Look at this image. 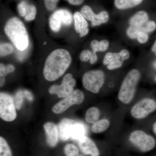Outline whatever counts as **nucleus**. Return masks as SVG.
Masks as SVG:
<instances>
[{
    "label": "nucleus",
    "mask_w": 156,
    "mask_h": 156,
    "mask_svg": "<svg viewBox=\"0 0 156 156\" xmlns=\"http://www.w3.org/2000/svg\"><path fill=\"white\" fill-rule=\"evenodd\" d=\"M72 57L68 51L64 49L53 50L45 60L43 74L47 80H56L64 74L72 62Z\"/></svg>",
    "instance_id": "1"
},
{
    "label": "nucleus",
    "mask_w": 156,
    "mask_h": 156,
    "mask_svg": "<svg viewBox=\"0 0 156 156\" xmlns=\"http://www.w3.org/2000/svg\"><path fill=\"white\" fill-rule=\"evenodd\" d=\"M5 34L18 50L23 51L29 45L28 33L22 21L17 17L10 18L4 28Z\"/></svg>",
    "instance_id": "2"
},
{
    "label": "nucleus",
    "mask_w": 156,
    "mask_h": 156,
    "mask_svg": "<svg viewBox=\"0 0 156 156\" xmlns=\"http://www.w3.org/2000/svg\"><path fill=\"white\" fill-rule=\"evenodd\" d=\"M140 77V73L137 69L131 70L128 73L123 81L118 94V98L122 103L128 104L132 101Z\"/></svg>",
    "instance_id": "3"
},
{
    "label": "nucleus",
    "mask_w": 156,
    "mask_h": 156,
    "mask_svg": "<svg viewBox=\"0 0 156 156\" xmlns=\"http://www.w3.org/2000/svg\"><path fill=\"white\" fill-rule=\"evenodd\" d=\"M86 132L85 126L74 120L64 119L59 124V137L62 141L70 138L78 141L85 136Z\"/></svg>",
    "instance_id": "4"
},
{
    "label": "nucleus",
    "mask_w": 156,
    "mask_h": 156,
    "mask_svg": "<svg viewBox=\"0 0 156 156\" xmlns=\"http://www.w3.org/2000/svg\"><path fill=\"white\" fill-rule=\"evenodd\" d=\"M105 80L104 73L100 70H90L83 75L82 79L85 89L94 94H97L102 87Z\"/></svg>",
    "instance_id": "5"
},
{
    "label": "nucleus",
    "mask_w": 156,
    "mask_h": 156,
    "mask_svg": "<svg viewBox=\"0 0 156 156\" xmlns=\"http://www.w3.org/2000/svg\"><path fill=\"white\" fill-rule=\"evenodd\" d=\"M129 139L134 146L144 152L151 150L156 145L154 138L141 130L132 132L129 136Z\"/></svg>",
    "instance_id": "6"
},
{
    "label": "nucleus",
    "mask_w": 156,
    "mask_h": 156,
    "mask_svg": "<svg viewBox=\"0 0 156 156\" xmlns=\"http://www.w3.org/2000/svg\"><path fill=\"white\" fill-rule=\"evenodd\" d=\"M85 95L83 91L76 89L67 97L58 101L52 108V111L56 114H60L65 112L71 106L80 105L83 102Z\"/></svg>",
    "instance_id": "7"
},
{
    "label": "nucleus",
    "mask_w": 156,
    "mask_h": 156,
    "mask_svg": "<svg viewBox=\"0 0 156 156\" xmlns=\"http://www.w3.org/2000/svg\"><path fill=\"white\" fill-rule=\"evenodd\" d=\"M0 117L7 122H12L17 117L16 107L13 98L4 92L0 94Z\"/></svg>",
    "instance_id": "8"
},
{
    "label": "nucleus",
    "mask_w": 156,
    "mask_h": 156,
    "mask_svg": "<svg viewBox=\"0 0 156 156\" xmlns=\"http://www.w3.org/2000/svg\"><path fill=\"white\" fill-rule=\"evenodd\" d=\"M73 16L71 12L65 9H60L54 11L49 19V25L51 30L57 32L60 30L62 25L71 24Z\"/></svg>",
    "instance_id": "9"
},
{
    "label": "nucleus",
    "mask_w": 156,
    "mask_h": 156,
    "mask_svg": "<svg viewBox=\"0 0 156 156\" xmlns=\"http://www.w3.org/2000/svg\"><path fill=\"white\" fill-rule=\"evenodd\" d=\"M76 84L75 79L73 78L72 75L67 73L63 77L60 85L51 86L49 89V92L50 94H56L59 98H64L73 92Z\"/></svg>",
    "instance_id": "10"
},
{
    "label": "nucleus",
    "mask_w": 156,
    "mask_h": 156,
    "mask_svg": "<svg viewBox=\"0 0 156 156\" xmlns=\"http://www.w3.org/2000/svg\"><path fill=\"white\" fill-rule=\"evenodd\" d=\"M156 110V101L150 98H145L138 101L131 108V114L136 119H143Z\"/></svg>",
    "instance_id": "11"
},
{
    "label": "nucleus",
    "mask_w": 156,
    "mask_h": 156,
    "mask_svg": "<svg viewBox=\"0 0 156 156\" xmlns=\"http://www.w3.org/2000/svg\"><path fill=\"white\" fill-rule=\"evenodd\" d=\"M81 14L85 19L91 21L93 27L106 23L109 20L108 14L107 11H102L96 14L89 6H83L81 9Z\"/></svg>",
    "instance_id": "12"
},
{
    "label": "nucleus",
    "mask_w": 156,
    "mask_h": 156,
    "mask_svg": "<svg viewBox=\"0 0 156 156\" xmlns=\"http://www.w3.org/2000/svg\"><path fill=\"white\" fill-rule=\"evenodd\" d=\"M78 144L81 151L86 155L91 156H99V150L95 142L87 136H84L78 140Z\"/></svg>",
    "instance_id": "13"
},
{
    "label": "nucleus",
    "mask_w": 156,
    "mask_h": 156,
    "mask_svg": "<svg viewBox=\"0 0 156 156\" xmlns=\"http://www.w3.org/2000/svg\"><path fill=\"white\" fill-rule=\"evenodd\" d=\"M47 136V142L50 147H55L58 142L59 133L57 126L54 123L48 122L44 125Z\"/></svg>",
    "instance_id": "14"
},
{
    "label": "nucleus",
    "mask_w": 156,
    "mask_h": 156,
    "mask_svg": "<svg viewBox=\"0 0 156 156\" xmlns=\"http://www.w3.org/2000/svg\"><path fill=\"white\" fill-rule=\"evenodd\" d=\"M75 29L77 33L80 34V36L83 37L89 33L88 22L81 13L76 12L74 14Z\"/></svg>",
    "instance_id": "15"
},
{
    "label": "nucleus",
    "mask_w": 156,
    "mask_h": 156,
    "mask_svg": "<svg viewBox=\"0 0 156 156\" xmlns=\"http://www.w3.org/2000/svg\"><path fill=\"white\" fill-rule=\"evenodd\" d=\"M149 16L145 11H140L131 17L129 20L130 26L140 27L146 24L148 21Z\"/></svg>",
    "instance_id": "16"
},
{
    "label": "nucleus",
    "mask_w": 156,
    "mask_h": 156,
    "mask_svg": "<svg viewBox=\"0 0 156 156\" xmlns=\"http://www.w3.org/2000/svg\"><path fill=\"white\" fill-rule=\"evenodd\" d=\"M143 0H115L117 9L123 10L132 8L140 5Z\"/></svg>",
    "instance_id": "17"
},
{
    "label": "nucleus",
    "mask_w": 156,
    "mask_h": 156,
    "mask_svg": "<svg viewBox=\"0 0 156 156\" xmlns=\"http://www.w3.org/2000/svg\"><path fill=\"white\" fill-rule=\"evenodd\" d=\"M100 115L99 110L97 108L92 107L87 111L85 115V119L87 122L94 124L98 121Z\"/></svg>",
    "instance_id": "18"
},
{
    "label": "nucleus",
    "mask_w": 156,
    "mask_h": 156,
    "mask_svg": "<svg viewBox=\"0 0 156 156\" xmlns=\"http://www.w3.org/2000/svg\"><path fill=\"white\" fill-rule=\"evenodd\" d=\"M110 122L107 119H102L93 124L92 127V131L93 133H102L108 128Z\"/></svg>",
    "instance_id": "19"
},
{
    "label": "nucleus",
    "mask_w": 156,
    "mask_h": 156,
    "mask_svg": "<svg viewBox=\"0 0 156 156\" xmlns=\"http://www.w3.org/2000/svg\"><path fill=\"white\" fill-rule=\"evenodd\" d=\"M109 43L107 40H102L98 41L96 40H93L91 42V47L92 51L96 53L97 52H103L107 50Z\"/></svg>",
    "instance_id": "20"
},
{
    "label": "nucleus",
    "mask_w": 156,
    "mask_h": 156,
    "mask_svg": "<svg viewBox=\"0 0 156 156\" xmlns=\"http://www.w3.org/2000/svg\"><path fill=\"white\" fill-rule=\"evenodd\" d=\"M0 156H12L10 147L2 136L0 137Z\"/></svg>",
    "instance_id": "21"
},
{
    "label": "nucleus",
    "mask_w": 156,
    "mask_h": 156,
    "mask_svg": "<svg viewBox=\"0 0 156 156\" xmlns=\"http://www.w3.org/2000/svg\"><path fill=\"white\" fill-rule=\"evenodd\" d=\"M14 48L11 44L9 43H2L0 45V56L5 57L9 56L13 53Z\"/></svg>",
    "instance_id": "22"
},
{
    "label": "nucleus",
    "mask_w": 156,
    "mask_h": 156,
    "mask_svg": "<svg viewBox=\"0 0 156 156\" xmlns=\"http://www.w3.org/2000/svg\"><path fill=\"white\" fill-rule=\"evenodd\" d=\"M64 151L66 156H83L79 154L78 148L73 144H68L66 145Z\"/></svg>",
    "instance_id": "23"
},
{
    "label": "nucleus",
    "mask_w": 156,
    "mask_h": 156,
    "mask_svg": "<svg viewBox=\"0 0 156 156\" xmlns=\"http://www.w3.org/2000/svg\"><path fill=\"white\" fill-rule=\"evenodd\" d=\"M116 60H122L121 59L119 53H107L104 58L103 63L104 65H108L109 63L112 62V61Z\"/></svg>",
    "instance_id": "24"
},
{
    "label": "nucleus",
    "mask_w": 156,
    "mask_h": 156,
    "mask_svg": "<svg viewBox=\"0 0 156 156\" xmlns=\"http://www.w3.org/2000/svg\"><path fill=\"white\" fill-rule=\"evenodd\" d=\"M37 14V9L33 5L29 4L24 19L27 21L34 20Z\"/></svg>",
    "instance_id": "25"
},
{
    "label": "nucleus",
    "mask_w": 156,
    "mask_h": 156,
    "mask_svg": "<svg viewBox=\"0 0 156 156\" xmlns=\"http://www.w3.org/2000/svg\"><path fill=\"white\" fill-rule=\"evenodd\" d=\"M24 97L25 95L23 90H19L15 94L14 104L17 109L19 110L21 108Z\"/></svg>",
    "instance_id": "26"
},
{
    "label": "nucleus",
    "mask_w": 156,
    "mask_h": 156,
    "mask_svg": "<svg viewBox=\"0 0 156 156\" xmlns=\"http://www.w3.org/2000/svg\"><path fill=\"white\" fill-rule=\"evenodd\" d=\"M29 4L26 1H22L18 4L17 5V10L20 16L22 17H25L27 11V7Z\"/></svg>",
    "instance_id": "27"
},
{
    "label": "nucleus",
    "mask_w": 156,
    "mask_h": 156,
    "mask_svg": "<svg viewBox=\"0 0 156 156\" xmlns=\"http://www.w3.org/2000/svg\"><path fill=\"white\" fill-rule=\"evenodd\" d=\"M58 1L59 0H44L46 9L50 11L55 10Z\"/></svg>",
    "instance_id": "28"
},
{
    "label": "nucleus",
    "mask_w": 156,
    "mask_h": 156,
    "mask_svg": "<svg viewBox=\"0 0 156 156\" xmlns=\"http://www.w3.org/2000/svg\"><path fill=\"white\" fill-rule=\"evenodd\" d=\"M92 51L90 50H85L81 52L80 54V59L83 62H87L90 60L92 55Z\"/></svg>",
    "instance_id": "29"
},
{
    "label": "nucleus",
    "mask_w": 156,
    "mask_h": 156,
    "mask_svg": "<svg viewBox=\"0 0 156 156\" xmlns=\"http://www.w3.org/2000/svg\"><path fill=\"white\" fill-rule=\"evenodd\" d=\"M123 65V61L121 60H116L109 63L107 66L108 69L113 70L119 68Z\"/></svg>",
    "instance_id": "30"
},
{
    "label": "nucleus",
    "mask_w": 156,
    "mask_h": 156,
    "mask_svg": "<svg viewBox=\"0 0 156 156\" xmlns=\"http://www.w3.org/2000/svg\"><path fill=\"white\" fill-rule=\"evenodd\" d=\"M148 35L147 34L144 32H140L137 35V40L140 44H144L148 40Z\"/></svg>",
    "instance_id": "31"
},
{
    "label": "nucleus",
    "mask_w": 156,
    "mask_h": 156,
    "mask_svg": "<svg viewBox=\"0 0 156 156\" xmlns=\"http://www.w3.org/2000/svg\"><path fill=\"white\" fill-rule=\"evenodd\" d=\"M156 28V23L154 21H148L145 24V30L147 33L153 31Z\"/></svg>",
    "instance_id": "32"
},
{
    "label": "nucleus",
    "mask_w": 156,
    "mask_h": 156,
    "mask_svg": "<svg viewBox=\"0 0 156 156\" xmlns=\"http://www.w3.org/2000/svg\"><path fill=\"white\" fill-rule=\"evenodd\" d=\"M119 53L121 59L123 61L127 60L130 57V53H129V51L126 49L121 50L119 52Z\"/></svg>",
    "instance_id": "33"
},
{
    "label": "nucleus",
    "mask_w": 156,
    "mask_h": 156,
    "mask_svg": "<svg viewBox=\"0 0 156 156\" xmlns=\"http://www.w3.org/2000/svg\"><path fill=\"white\" fill-rule=\"evenodd\" d=\"M7 74L5 66L3 63H1L0 64V76H1V77H5V76Z\"/></svg>",
    "instance_id": "34"
},
{
    "label": "nucleus",
    "mask_w": 156,
    "mask_h": 156,
    "mask_svg": "<svg viewBox=\"0 0 156 156\" xmlns=\"http://www.w3.org/2000/svg\"><path fill=\"white\" fill-rule=\"evenodd\" d=\"M25 97L29 101H32L34 99V96L30 91L27 90H23Z\"/></svg>",
    "instance_id": "35"
},
{
    "label": "nucleus",
    "mask_w": 156,
    "mask_h": 156,
    "mask_svg": "<svg viewBox=\"0 0 156 156\" xmlns=\"http://www.w3.org/2000/svg\"><path fill=\"white\" fill-rule=\"evenodd\" d=\"M97 59L98 57L96 53L92 51V55H91L90 60H89L90 63H91V64H95V62H97Z\"/></svg>",
    "instance_id": "36"
},
{
    "label": "nucleus",
    "mask_w": 156,
    "mask_h": 156,
    "mask_svg": "<svg viewBox=\"0 0 156 156\" xmlns=\"http://www.w3.org/2000/svg\"><path fill=\"white\" fill-rule=\"evenodd\" d=\"M71 5H79L83 2L84 0H66Z\"/></svg>",
    "instance_id": "37"
},
{
    "label": "nucleus",
    "mask_w": 156,
    "mask_h": 156,
    "mask_svg": "<svg viewBox=\"0 0 156 156\" xmlns=\"http://www.w3.org/2000/svg\"><path fill=\"white\" fill-rule=\"evenodd\" d=\"M6 72L7 74L13 72L15 70V68H14V66L11 64H9L6 66Z\"/></svg>",
    "instance_id": "38"
},
{
    "label": "nucleus",
    "mask_w": 156,
    "mask_h": 156,
    "mask_svg": "<svg viewBox=\"0 0 156 156\" xmlns=\"http://www.w3.org/2000/svg\"><path fill=\"white\" fill-rule=\"evenodd\" d=\"M151 50L152 52L154 53L156 55V40L154 43V45H153L152 47Z\"/></svg>",
    "instance_id": "39"
},
{
    "label": "nucleus",
    "mask_w": 156,
    "mask_h": 156,
    "mask_svg": "<svg viewBox=\"0 0 156 156\" xmlns=\"http://www.w3.org/2000/svg\"><path fill=\"white\" fill-rule=\"evenodd\" d=\"M5 82V77H1V87H2L4 85Z\"/></svg>",
    "instance_id": "40"
},
{
    "label": "nucleus",
    "mask_w": 156,
    "mask_h": 156,
    "mask_svg": "<svg viewBox=\"0 0 156 156\" xmlns=\"http://www.w3.org/2000/svg\"><path fill=\"white\" fill-rule=\"evenodd\" d=\"M153 129V131L155 134H156V122L154 124Z\"/></svg>",
    "instance_id": "41"
},
{
    "label": "nucleus",
    "mask_w": 156,
    "mask_h": 156,
    "mask_svg": "<svg viewBox=\"0 0 156 156\" xmlns=\"http://www.w3.org/2000/svg\"><path fill=\"white\" fill-rule=\"evenodd\" d=\"M154 67L156 69V61L154 62Z\"/></svg>",
    "instance_id": "42"
},
{
    "label": "nucleus",
    "mask_w": 156,
    "mask_h": 156,
    "mask_svg": "<svg viewBox=\"0 0 156 156\" xmlns=\"http://www.w3.org/2000/svg\"><path fill=\"white\" fill-rule=\"evenodd\" d=\"M155 81H156V77H155Z\"/></svg>",
    "instance_id": "43"
},
{
    "label": "nucleus",
    "mask_w": 156,
    "mask_h": 156,
    "mask_svg": "<svg viewBox=\"0 0 156 156\" xmlns=\"http://www.w3.org/2000/svg\"><path fill=\"white\" fill-rule=\"evenodd\" d=\"M155 156H156V155Z\"/></svg>",
    "instance_id": "44"
}]
</instances>
